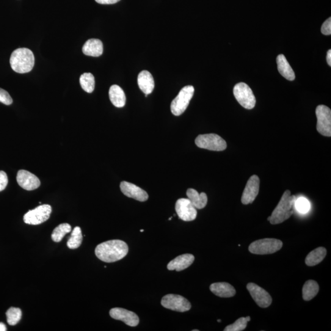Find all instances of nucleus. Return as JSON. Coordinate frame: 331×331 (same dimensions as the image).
Wrapping results in <instances>:
<instances>
[{
	"label": "nucleus",
	"instance_id": "obj_37",
	"mask_svg": "<svg viewBox=\"0 0 331 331\" xmlns=\"http://www.w3.org/2000/svg\"><path fill=\"white\" fill-rule=\"evenodd\" d=\"M7 330V327L4 322H0V331Z\"/></svg>",
	"mask_w": 331,
	"mask_h": 331
},
{
	"label": "nucleus",
	"instance_id": "obj_35",
	"mask_svg": "<svg viewBox=\"0 0 331 331\" xmlns=\"http://www.w3.org/2000/svg\"><path fill=\"white\" fill-rule=\"evenodd\" d=\"M96 3L101 5H112L117 4L120 0H95Z\"/></svg>",
	"mask_w": 331,
	"mask_h": 331
},
{
	"label": "nucleus",
	"instance_id": "obj_29",
	"mask_svg": "<svg viewBox=\"0 0 331 331\" xmlns=\"http://www.w3.org/2000/svg\"><path fill=\"white\" fill-rule=\"evenodd\" d=\"M22 311L20 308L11 307L7 312L8 323L15 325L18 323L22 318Z\"/></svg>",
	"mask_w": 331,
	"mask_h": 331
},
{
	"label": "nucleus",
	"instance_id": "obj_22",
	"mask_svg": "<svg viewBox=\"0 0 331 331\" xmlns=\"http://www.w3.org/2000/svg\"><path fill=\"white\" fill-rule=\"evenodd\" d=\"M187 195L196 209H202L208 204V197L205 193L203 192L200 194L197 190L189 189L187 190Z\"/></svg>",
	"mask_w": 331,
	"mask_h": 331
},
{
	"label": "nucleus",
	"instance_id": "obj_23",
	"mask_svg": "<svg viewBox=\"0 0 331 331\" xmlns=\"http://www.w3.org/2000/svg\"><path fill=\"white\" fill-rule=\"evenodd\" d=\"M277 63L278 70L281 75L288 81H294L295 79L294 72L283 55H278L277 58Z\"/></svg>",
	"mask_w": 331,
	"mask_h": 331
},
{
	"label": "nucleus",
	"instance_id": "obj_11",
	"mask_svg": "<svg viewBox=\"0 0 331 331\" xmlns=\"http://www.w3.org/2000/svg\"><path fill=\"white\" fill-rule=\"evenodd\" d=\"M175 208L179 219L186 222H191L197 217V209L193 206L189 199H179L177 201Z\"/></svg>",
	"mask_w": 331,
	"mask_h": 331
},
{
	"label": "nucleus",
	"instance_id": "obj_26",
	"mask_svg": "<svg viewBox=\"0 0 331 331\" xmlns=\"http://www.w3.org/2000/svg\"><path fill=\"white\" fill-rule=\"evenodd\" d=\"M80 84L82 89L87 93H92L95 89V81L93 74L90 73H85L80 77Z\"/></svg>",
	"mask_w": 331,
	"mask_h": 331
},
{
	"label": "nucleus",
	"instance_id": "obj_3",
	"mask_svg": "<svg viewBox=\"0 0 331 331\" xmlns=\"http://www.w3.org/2000/svg\"><path fill=\"white\" fill-rule=\"evenodd\" d=\"M10 64L16 73H29L35 65V57L31 50L19 48L15 50L11 55Z\"/></svg>",
	"mask_w": 331,
	"mask_h": 331
},
{
	"label": "nucleus",
	"instance_id": "obj_7",
	"mask_svg": "<svg viewBox=\"0 0 331 331\" xmlns=\"http://www.w3.org/2000/svg\"><path fill=\"white\" fill-rule=\"evenodd\" d=\"M234 95L242 107L247 109H252L256 104V98L252 89L245 83H239L233 90Z\"/></svg>",
	"mask_w": 331,
	"mask_h": 331
},
{
	"label": "nucleus",
	"instance_id": "obj_18",
	"mask_svg": "<svg viewBox=\"0 0 331 331\" xmlns=\"http://www.w3.org/2000/svg\"><path fill=\"white\" fill-rule=\"evenodd\" d=\"M137 83L140 89L145 94V96L152 93L154 87V79L148 71L140 72L138 75Z\"/></svg>",
	"mask_w": 331,
	"mask_h": 331
},
{
	"label": "nucleus",
	"instance_id": "obj_24",
	"mask_svg": "<svg viewBox=\"0 0 331 331\" xmlns=\"http://www.w3.org/2000/svg\"><path fill=\"white\" fill-rule=\"evenodd\" d=\"M327 251L324 247H318L308 253L305 258V264L308 266H314L321 263L326 255Z\"/></svg>",
	"mask_w": 331,
	"mask_h": 331
},
{
	"label": "nucleus",
	"instance_id": "obj_33",
	"mask_svg": "<svg viewBox=\"0 0 331 331\" xmlns=\"http://www.w3.org/2000/svg\"><path fill=\"white\" fill-rule=\"evenodd\" d=\"M8 184V178L7 173L0 171V192H2L7 187Z\"/></svg>",
	"mask_w": 331,
	"mask_h": 331
},
{
	"label": "nucleus",
	"instance_id": "obj_4",
	"mask_svg": "<svg viewBox=\"0 0 331 331\" xmlns=\"http://www.w3.org/2000/svg\"><path fill=\"white\" fill-rule=\"evenodd\" d=\"M283 246V242L276 239H263L253 242L248 250L255 255H269L279 251Z\"/></svg>",
	"mask_w": 331,
	"mask_h": 331
},
{
	"label": "nucleus",
	"instance_id": "obj_6",
	"mask_svg": "<svg viewBox=\"0 0 331 331\" xmlns=\"http://www.w3.org/2000/svg\"><path fill=\"white\" fill-rule=\"evenodd\" d=\"M195 143L198 147L212 151H223L227 147L225 140L216 134L199 135Z\"/></svg>",
	"mask_w": 331,
	"mask_h": 331
},
{
	"label": "nucleus",
	"instance_id": "obj_5",
	"mask_svg": "<svg viewBox=\"0 0 331 331\" xmlns=\"http://www.w3.org/2000/svg\"><path fill=\"white\" fill-rule=\"evenodd\" d=\"M194 92L195 88L192 85L182 88L171 104V110L174 115L179 116L186 111Z\"/></svg>",
	"mask_w": 331,
	"mask_h": 331
},
{
	"label": "nucleus",
	"instance_id": "obj_2",
	"mask_svg": "<svg viewBox=\"0 0 331 331\" xmlns=\"http://www.w3.org/2000/svg\"><path fill=\"white\" fill-rule=\"evenodd\" d=\"M296 197L291 194L289 190L283 193L280 202L273 211L271 216L268 218L272 225L280 224L288 220L294 213V203Z\"/></svg>",
	"mask_w": 331,
	"mask_h": 331
},
{
	"label": "nucleus",
	"instance_id": "obj_1",
	"mask_svg": "<svg viewBox=\"0 0 331 331\" xmlns=\"http://www.w3.org/2000/svg\"><path fill=\"white\" fill-rule=\"evenodd\" d=\"M128 252V245L120 240H111L101 243L95 249L97 258L106 263L119 261L125 257Z\"/></svg>",
	"mask_w": 331,
	"mask_h": 331
},
{
	"label": "nucleus",
	"instance_id": "obj_39",
	"mask_svg": "<svg viewBox=\"0 0 331 331\" xmlns=\"http://www.w3.org/2000/svg\"><path fill=\"white\" fill-rule=\"evenodd\" d=\"M217 321H218V322H221V321H221V319H218V320H217Z\"/></svg>",
	"mask_w": 331,
	"mask_h": 331
},
{
	"label": "nucleus",
	"instance_id": "obj_21",
	"mask_svg": "<svg viewBox=\"0 0 331 331\" xmlns=\"http://www.w3.org/2000/svg\"><path fill=\"white\" fill-rule=\"evenodd\" d=\"M110 101L117 107H123L126 104V96L122 88L117 85L110 87L109 92Z\"/></svg>",
	"mask_w": 331,
	"mask_h": 331
},
{
	"label": "nucleus",
	"instance_id": "obj_20",
	"mask_svg": "<svg viewBox=\"0 0 331 331\" xmlns=\"http://www.w3.org/2000/svg\"><path fill=\"white\" fill-rule=\"evenodd\" d=\"M82 52L85 55L91 57H99L103 53V44L98 39H90L84 44Z\"/></svg>",
	"mask_w": 331,
	"mask_h": 331
},
{
	"label": "nucleus",
	"instance_id": "obj_8",
	"mask_svg": "<svg viewBox=\"0 0 331 331\" xmlns=\"http://www.w3.org/2000/svg\"><path fill=\"white\" fill-rule=\"evenodd\" d=\"M316 129L322 136H331V110L324 105H319L316 109Z\"/></svg>",
	"mask_w": 331,
	"mask_h": 331
},
{
	"label": "nucleus",
	"instance_id": "obj_13",
	"mask_svg": "<svg viewBox=\"0 0 331 331\" xmlns=\"http://www.w3.org/2000/svg\"><path fill=\"white\" fill-rule=\"evenodd\" d=\"M259 183L260 181L256 175H253L248 179L242 196L241 201L243 204L247 205L255 200L259 193Z\"/></svg>",
	"mask_w": 331,
	"mask_h": 331
},
{
	"label": "nucleus",
	"instance_id": "obj_34",
	"mask_svg": "<svg viewBox=\"0 0 331 331\" xmlns=\"http://www.w3.org/2000/svg\"><path fill=\"white\" fill-rule=\"evenodd\" d=\"M321 33L324 35H330L331 34V18L327 19L321 27Z\"/></svg>",
	"mask_w": 331,
	"mask_h": 331
},
{
	"label": "nucleus",
	"instance_id": "obj_32",
	"mask_svg": "<svg viewBox=\"0 0 331 331\" xmlns=\"http://www.w3.org/2000/svg\"><path fill=\"white\" fill-rule=\"evenodd\" d=\"M0 102L6 105H11L13 102L9 93L1 88H0Z\"/></svg>",
	"mask_w": 331,
	"mask_h": 331
},
{
	"label": "nucleus",
	"instance_id": "obj_16",
	"mask_svg": "<svg viewBox=\"0 0 331 331\" xmlns=\"http://www.w3.org/2000/svg\"><path fill=\"white\" fill-rule=\"evenodd\" d=\"M120 189L121 192L126 197L133 198L134 200L140 201V202H144L148 199L147 192L140 189V187L136 186V185L129 183V182H121Z\"/></svg>",
	"mask_w": 331,
	"mask_h": 331
},
{
	"label": "nucleus",
	"instance_id": "obj_14",
	"mask_svg": "<svg viewBox=\"0 0 331 331\" xmlns=\"http://www.w3.org/2000/svg\"><path fill=\"white\" fill-rule=\"evenodd\" d=\"M113 319L120 320L129 326H137L139 322V317L131 311L122 308H113L109 311Z\"/></svg>",
	"mask_w": 331,
	"mask_h": 331
},
{
	"label": "nucleus",
	"instance_id": "obj_40",
	"mask_svg": "<svg viewBox=\"0 0 331 331\" xmlns=\"http://www.w3.org/2000/svg\"><path fill=\"white\" fill-rule=\"evenodd\" d=\"M198 330H197V329L193 330V331H198Z\"/></svg>",
	"mask_w": 331,
	"mask_h": 331
},
{
	"label": "nucleus",
	"instance_id": "obj_19",
	"mask_svg": "<svg viewBox=\"0 0 331 331\" xmlns=\"http://www.w3.org/2000/svg\"><path fill=\"white\" fill-rule=\"evenodd\" d=\"M210 290L215 295L220 297H231L235 296V288L230 283L219 282L212 283L210 286Z\"/></svg>",
	"mask_w": 331,
	"mask_h": 331
},
{
	"label": "nucleus",
	"instance_id": "obj_27",
	"mask_svg": "<svg viewBox=\"0 0 331 331\" xmlns=\"http://www.w3.org/2000/svg\"><path fill=\"white\" fill-rule=\"evenodd\" d=\"M82 242V234L81 228L79 226L74 228L71 235L67 242V246L70 249L74 250L80 247Z\"/></svg>",
	"mask_w": 331,
	"mask_h": 331
},
{
	"label": "nucleus",
	"instance_id": "obj_41",
	"mask_svg": "<svg viewBox=\"0 0 331 331\" xmlns=\"http://www.w3.org/2000/svg\"><path fill=\"white\" fill-rule=\"evenodd\" d=\"M140 231L141 232V233H142V232H143V230H141Z\"/></svg>",
	"mask_w": 331,
	"mask_h": 331
},
{
	"label": "nucleus",
	"instance_id": "obj_12",
	"mask_svg": "<svg viewBox=\"0 0 331 331\" xmlns=\"http://www.w3.org/2000/svg\"><path fill=\"white\" fill-rule=\"evenodd\" d=\"M247 288L249 291L251 296L259 307L267 308L269 307L272 302V297L265 289L255 283L247 284Z\"/></svg>",
	"mask_w": 331,
	"mask_h": 331
},
{
	"label": "nucleus",
	"instance_id": "obj_38",
	"mask_svg": "<svg viewBox=\"0 0 331 331\" xmlns=\"http://www.w3.org/2000/svg\"><path fill=\"white\" fill-rule=\"evenodd\" d=\"M245 318H246V319H247L248 322H249V321H250V320H251L250 316H247V317H245Z\"/></svg>",
	"mask_w": 331,
	"mask_h": 331
},
{
	"label": "nucleus",
	"instance_id": "obj_30",
	"mask_svg": "<svg viewBox=\"0 0 331 331\" xmlns=\"http://www.w3.org/2000/svg\"><path fill=\"white\" fill-rule=\"evenodd\" d=\"M294 208L300 214H305L310 211V203L307 199L304 197H300L296 199L294 203Z\"/></svg>",
	"mask_w": 331,
	"mask_h": 331
},
{
	"label": "nucleus",
	"instance_id": "obj_28",
	"mask_svg": "<svg viewBox=\"0 0 331 331\" xmlns=\"http://www.w3.org/2000/svg\"><path fill=\"white\" fill-rule=\"evenodd\" d=\"M71 231V226L68 223H62L54 229L52 234V239L55 242H59L66 234Z\"/></svg>",
	"mask_w": 331,
	"mask_h": 331
},
{
	"label": "nucleus",
	"instance_id": "obj_31",
	"mask_svg": "<svg viewBox=\"0 0 331 331\" xmlns=\"http://www.w3.org/2000/svg\"><path fill=\"white\" fill-rule=\"evenodd\" d=\"M248 321L245 317H242L236 320L233 324L228 325L225 327V331H242L246 328Z\"/></svg>",
	"mask_w": 331,
	"mask_h": 331
},
{
	"label": "nucleus",
	"instance_id": "obj_42",
	"mask_svg": "<svg viewBox=\"0 0 331 331\" xmlns=\"http://www.w3.org/2000/svg\"><path fill=\"white\" fill-rule=\"evenodd\" d=\"M171 219H172V217L170 218L169 220H171Z\"/></svg>",
	"mask_w": 331,
	"mask_h": 331
},
{
	"label": "nucleus",
	"instance_id": "obj_10",
	"mask_svg": "<svg viewBox=\"0 0 331 331\" xmlns=\"http://www.w3.org/2000/svg\"><path fill=\"white\" fill-rule=\"evenodd\" d=\"M161 305L170 310L186 312L192 308L191 303L186 298L180 295L170 294L162 298Z\"/></svg>",
	"mask_w": 331,
	"mask_h": 331
},
{
	"label": "nucleus",
	"instance_id": "obj_15",
	"mask_svg": "<svg viewBox=\"0 0 331 331\" xmlns=\"http://www.w3.org/2000/svg\"><path fill=\"white\" fill-rule=\"evenodd\" d=\"M17 182L22 189L32 191L40 186V179L33 174L26 170H20L17 176Z\"/></svg>",
	"mask_w": 331,
	"mask_h": 331
},
{
	"label": "nucleus",
	"instance_id": "obj_25",
	"mask_svg": "<svg viewBox=\"0 0 331 331\" xmlns=\"http://www.w3.org/2000/svg\"><path fill=\"white\" fill-rule=\"evenodd\" d=\"M319 287L316 281L309 280L305 283L302 288V297L305 300H310L315 297L319 292Z\"/></svg>",
	"mask_w": 331,
	"mask_h": 331
},
{
	"label": "nucleus",
	"instance_id": "obj_17",
	"mask_svg": "<svg viewBox=\"0 0 331 331\" xmlns=\"http://www.w3.org/2000/svg\"><path fill=\"white\" fill-rule=\"evenodd\" d=\"M194 261L195 256L192 254H184L170 261L168 264L167 268L170 270L182 271L191 266Z\"/></svg>",
	"mask_w": 331,
	"mask_h": 331
},
{
	"label": "nucleus",
	"instance_id": "obj_36",
	"mask_svg": "<svg viewBox=\"0 0 331 331\" xmlns=\"http://www.w3.org/2000/svg\"><path fill=\"white\" fill-rule=\"evenodd\" d=\"M326 60H327V64L329 65L330 66H331V51H330V50H329V51H327Z\"/></svg>",
	"mask_w": 331,
	"mask_h": 331
},
{
	"label": "nucleus",
	"instance_id": "obj_9",
	"mask_svg": "<svg viewBox=\"0 0 331 331\" xmlns=\"http://www.w3.org/2000/svg\"><path fill=\"white\" fill-rule=\"evenodd\" d=\"M52 213V207L48 204H43L31 210L24 215V222L28 225H38L49 219Z\"/></svg>",
	"mask_w": 331,
	"mask_h": 331
}]
</instances>
